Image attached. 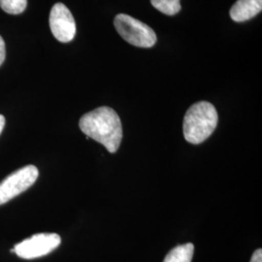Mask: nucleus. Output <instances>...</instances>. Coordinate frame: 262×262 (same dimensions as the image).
I'll list each match as a JSON object with an SVG mask.
<instances>
[{"mask_svg": "<svg viewBox=\"0 0 262 262\" xmlns=\"http://www.w3.org/2000/svg\"><path fill=\"white\" fill-rule=\"evenodd\" d=\"M86 137L102 144L110 152L119 150L122 139V126L119 115L110 107H99L84 114L79 122Z\"/></svg>", "mask_w": 262, "mask_h": 262, "instance_id": "obj_1", "label": "nucleus"}, {"mask_svg": "<svg viewBox=\"0 0 262 262\" xmlns=\"http://www.w3.org/2000/svg\"><path fill=\"white\" fill-rule=\"evenodd\" d=\"M217 121V112L213 104L207 101L193 104L184 118L185 139L191 144H201L215 131Z\"/></svg>", "mask_w": 262, "mask_h": 262, "instance_id": "obj_2", "label": "nucleus"}, {"mask_svg": "<svg viewBox=\"0 0 262 262\" xmlns=\"http://www.w3.org/2000/svg\"><path fill=\"white\" fill-rule=\"evenodd\" d=\"M118 33L135 47L150 48L157 42L156 32L146 24L125 14H119L114 20Z\"/></svg>", "mask_w": 262, "mask_h": 262, "instance_id": "obj_3", "label": "nucleus"}, {"mask_svg": "<svg viewBox=\"0 0 262 262\" xmlns=\"http://www.w3.org/2000/svg\"><path fill=\"white\" fill-rule=\"evenodd\" d=\"M39 171L34 165H28L13 172L0 183V205L26 191L37 180Z\"/></svg>", "mask_w": 262, "mask_h": 262, "instance_id": "obj_4", "label": "nucleus"}, {"mask_svg": "<svg viewBox=\"0 0 262 262\" xmlns=\"http://www.w3.org/2000/svg\"><path fill=\"white\" fill-rule=\"evenodd\" d=\"M61 243V238L56 233L33 235L15 246L16 254L25 259H33L47 255Z\"/></svg>", "mask_w": 262, "mask_h": 262, "instance_id": "obj_5", "label": "nucleus"}, {"mask_svg": "<svg viewBox=\"0 0 262 262\" xmlns=\"http://www.w3.org/2000/svg\"><path fill=\"white\" fill-rule=\"evenodd\" d=\"M49 21L53 35L59 42L68 43L75 37V19L64 4L56 3L53 6Z\"/></svg>", "mask_w": 262, "mask_h": 262, "instance_id": "obj_6", "label": "nucleus"}, {"mask_svg": "<svg viewBox=\"0 0 262 262\" xmlns=\"http://www.w3.org/2000/svg\"><path fill=\"white\" fill-rule=\"evenodd\" d=\"M262 10V0H238L230 9V17L236 23L253 19Z\"/></svg>", "mask_w": 262, "mask_h": 262, "instance_id": "obj_7", "label": "nucleus"}, {"mask_svg": "<svg viewBox=\"0 0 262 262\" xmlns=\"http://www.w3.org/2000/svg\"><path fill=\"white\" fill-rule=\"evenodd\" d=\"M194 253L193 244L180 245L172 249L165 256L163 262H191Z\"/></svg>", "mask_w": 262, "mask_h": 262, "instance_id": "obj_8", "label": "nucleus"}, {"mask_svg": "<svg viewBox=\"0 0 262 262\" xmlns=\"http://www.w3.org/2000/svg\"><path fill=\"white\" fill-rule=\"evenodd\" d=\"M150 2L156 9L168 16H174L181 11L180 0H150Z\"/></svg>", "mask_w": 262, "mask_h": 262, "instance_id": "obj_9", "label": "nucleus"}, {"mask_svg": "<svg viewBox=\"0 0 262 262\" xmlns=\"http://www.w3.org/2000/svg\"><path fill=\"white\" fill-rule=\"evenodd\" d=\"M28 5V0H0V7L11 15L23 13Z\"/></svg>", "mask_w": 262, "mask_h": 262, "instance_id": "obj_10", "label": "nucleus"}, {"mask_svg": "<svg viewBox=\"0 0 262 262\" xmlns=\"http://www.w3.org/2000/svg\"><path fill=\"white\" fill-rule=\"evenodd\" d=\"M6 57V47H5V42L3 38L0 36V66L4 62Z\"/></svg>", "mask_w": 262, "mask_h": 262, "instance_id": "obj_11", "label": "nucleus"}, {"mask_svg": "<svg viewBox=\"0 0 262 262\" xmlns=\"http://www.w3.org/2000/svg\"><path fill=\"white\" fill-rule=\"evenodd\" d=\"M250 262H262L261 249H258V250H256V251L253 253V256H252L251 261Z\"/></svg>", "mask_w": 262, "mask_h": 262, "instance_id": "obj_12", "label": "nucleus"}, {"mask_svg": "<svg viewBox=\"0 0 262 262\" xmlns=\"http://www.w3.org/2000/svg\"><path fill=\"white\" fill-rule=\"evenodd\" d=\"M4 125H5V118H4V116L0 115V134L4 128Z\"/></svg>", "mask_w": 262, "mask_h": 262, "instance_id": "obj_13", "label": "nucleus"}]
</instances>
